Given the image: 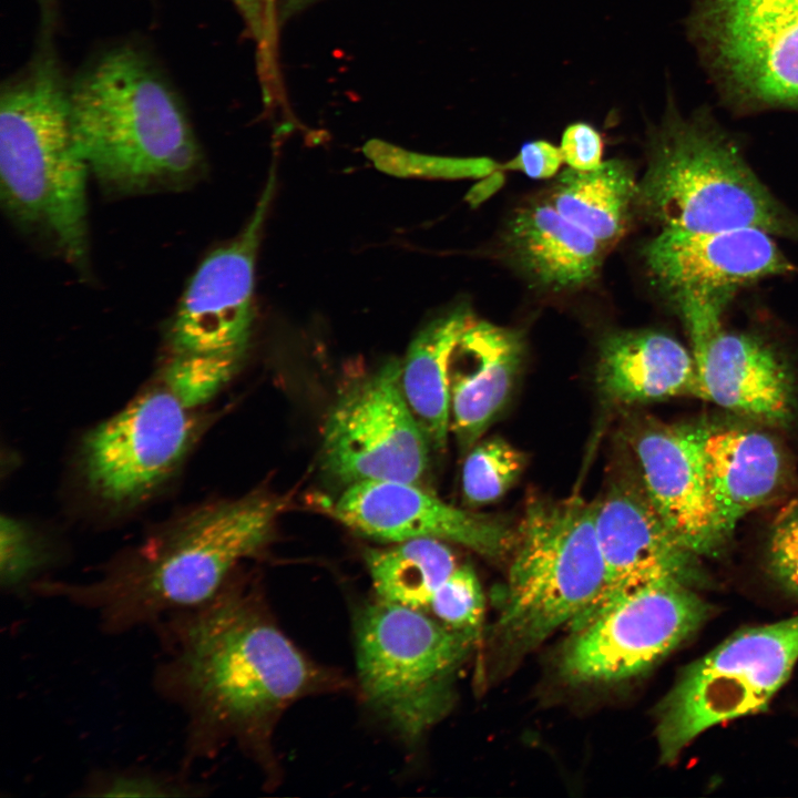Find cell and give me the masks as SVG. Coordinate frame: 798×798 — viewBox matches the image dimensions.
<instances>
[{
  "instance_id": "cell-3",
  "label": "cell",
  "mask_w": 798,
  "mask_h": 798,
  "mask_svg": "<svg viewBox=\"0 0 798 798\" xmlns=\"http://www.w3.org/2000/svg\"><path fill=\"white\" fill-rule=\"evenodd\" d=\"M73 135L90 174L108 191L185 186L203 156L174 91L141 52L117 48L69 89Z\"/></svg>"
},
{
  "instance_id": "cell-11",
  "label": "cell",
  "mask_w": 798,
  "mask_h": 798,
  "mask_svg": "<svg viewBox=\"0 0 798 798\" xmlns=\"http://www.w3.org/2000/svg\"><path fill=\"white\" fill-rule=\"evenodd\" d=\"M401 361H390L350 387L325 423V469L346 485L361 481L417 483L430 442L400 385Z\"/></svg>"
},
{
  "instance_id": "cell-28",
  "label": "cell",
  "mask_w": 798,
  "mask_h": 798,
  "mask_svg": "<svg viewBox=\"0 0 798 798\" xmlns=\"http://www.w3.org/2000/svg\"><path fill=\"white\" fill-rule=\"evenodd\" d=\"M375 165L395 175L443 178H482L501 168L489 157H447L412 153L383 141L372 140L364 146Z\"/></svg>"
},
{
  "instance_id": "cell-35",
  "label": "cell",
  "mask_w": 798,
  "mask_h": 798,
  "mask_svg": "<svg viewBox=\"0 0 798 798\" xmlns=\"http://www.w3.org/2000/svg\"><path fill=\"white\" fill-rule=\"evenodd\" d=\"M265 22L264 47L258 55V64L263 71L275 72V47L277 33V6L278 0H262Z\"/></svg>"
},
{
  "instance_id": "cell-27",
  "label": "cell",
  "mask_w": 798,
  "mask_h": 798,
  "mask_svg": "<svg viewBox=\"0 0 798 798\" xmlns=\"http://www.w3.org/2000/svg\"><path fill=\"white\" fill-rule=\"evenodd\" d=\"M242 359L225 356L172 354L164 386L187 409L209 401L233 377Z\"/></svg>"
},
{
  "instance_id": "cell-2",
  "label": "cell",
  "mask_w": 798,
  "mask_h": 798,
  "mask_svg": "<svg viewBox=\"0 0 798 798\" xmlns=\"http://www.w3.org/2000/svg\"><path fill=\"white\" fill-rule=\"evenodd\" d=\"M286 507L285 498L265 491L202 507L116 560L96 579L42 581L33 592L93 612L110 634L154 626L168 614L214 596L239 561L266 544Z\"/></svg>"
},
{
  "instance_id": "cell-29",
  "label": "cell",
  "mask_w": 798,
  "mask_h": 798,
  "mask_svg": "<svg viewBox=\"0 0 798 798\" xmlns=\"http://www.w3.org/2000/svg\"><path fill=\"white\" fill-rule=\"evenodd\" d=\"M0 526L1 589L16 595L32 592L49 563V553L25 523L2 515Z\"/></svg>"
},
{
  "instance_id": "cell-31",
  "label": "cell",
  "mask_w": 798,
  "mask_h": 798,
  "mask_svg": "<svg viewBox=\"0 0 798 798\" xmlns=\"http://www.w3.org/2000/svg\"><path fill=\"white\" fill-rule=\"evenodd\" d=\"M204 785L175 775L142 769L109 770L93 774L81 796L91 797H193L204 795Z\"/></svg>"
},
{
  "instance_id": "cell-16",
  "label": "cell",
  "mask_w": 798,
  "mask_h": 798,
  "mask_svg": "<svg viewBox=\"0 0 798 798\" xmlns=\"http://www.w3.org/2000/svg\"><path fill=\"white\" fill-rule=\"evenodd\" d=\"M643 257L672 301L684 296L730 298L740 286L792 269L770 234L759 228L661 229L644 246Z\"/></svg>"
},
{
  "instance_id": "cell-12",
  "label": "cell",
  "mask_w": 798,
  "mask_h": 798,
  "mask_svg": "<svg viewBox=\"0 0 798 798\" xmlns=\"http://www.w3.org/2000/svg\"><path fill=\"white\" fill-rule=\"evenodd\" d=\"M195 429L190 409L165 386L146 391L84 438L88 487L112 504L142 500L177 468Z\"/></svg>"
},
{
  "instance_id": "cell-6",
  "label": "cell",
  "mask_w": 798,
  "mask_h": 798,
  "mask_svg": "<svg viewBox=\"0 0 798 798\" xmlns=\"http://www.w3.org/2000/svg\"><path fill=\"white\" fill-rule=\"evenodd\" d=\"M512 552L498 628L518 647H533L560 627L572 626L604 590L595 503L532 499Z\"/></svg>"
},
{
  "instance_id": "cell-30",
  "label": "cell",
  "mask_w": 798,
  "mask_h": 798,
  "mask_svg": "<svg viewBox=\"0 0 798 798\" xmlns=\"http://www.w3.org/2000/svg\"><path fill=\"white\" fill-rule=\"evenodd\" d=\"M428 611L447 627L477 637L484 614V596L473 569L458 565L437 590Z\"/></svg>"
},
{
  "instance_id": "cell-21",
  "label": "cell",
  "mask_w": 798,
  "mask_h": 798,
  "mask_svg": "<svg viewBox=\"0 0 798 798\" xmlns=\"http://www.w3.org/2000/svg\"><path fill=\"white\" fill-rule=\"evenodd\" d=\"M596 382L603 397L620 406L700 395L693 354L654 330H625L604 338Z\"/></svg>"
},
{
  "instance_id": "cell-25",
  "label": "cell",
  "mask_w": 798,
  "mask_h": 798,
  "mask_svg": "<svg viewBox=\"0 0 798 798\" xmlns=\"http://www.w3.org/2000/svg\"><path fill=\"white\" fill-rule=\"evenodd\" d=\"M365 561L377 600L424 612L458 566L450 548L436 539H413L370 549Z\"/></svg>"
},
{
  "instance_id": "cell-5",
  "label": "cell",
  "mask_w": 798,
  "mask_h": 798,
  "mask_svg": "<svg viewBox=\"0 0 798 798\" xmlns=\"http://www.w3.org/2000/svg\"><path fill=\"white\" fill-rule=\"evenodd\" d=\"M635 208L661 229L797 232L734 141L700 116H667L638 181Z\"/></svg>"
},
{
  "instance_id": "cell-17",
  "label": "cell",
  "mask_w": 798,
  "mask_h": 798,
  "mask_svg": "<svg viewBox=\"0 0 798 798\" xmlns=\"http://www.w3.org/2000/svg\"><path fill=\"white\" fill-rule=\"evenodd\" d=\"M706 430L700 424L653 423L632 441L648 500L675 538L697 556L717 555L725 544L707 491Z\"/></svg>"
},
{
  "instance_id": "cell-4",
  "label": "cell",
  "mask_w": 798,
  "mask_h": 798,
  "mask_svg": "<svg viewBox=\"0 0 798 798\" xmlns=\"http://www.w3.org/2000/svg\"><path fill=\"white\" fill-rule=\"evenodd\" d=\"M69 89L52 45H42L0 99V196L20 228L66 263L89 259V167L75 144Z\"/></svg>"
},
{
  "instance_id": "cell-38",
  "label": "cell",
  "mask_w": 798,
  "mask_h": 798,
  "mask_svg": "<svg viewBox=\"0 0 798 798\" xmlns=\"http://www.w3.org/2000/svg\"><path fill=\"white\" fill-rule=\"evenodd\" d=\"M317 0H278L277 17L282 23Z\"/></svg>"
},
{
  "instance_id": "cell-34",
  "label": "cell",
  "mask_w": 798,
  "mask_h": 798,
  "mask_svg": "<svg viewBox=\"0 0 798 798\" xmlns=\"http://www.w3.org/2000/svg\"><path fill=\"white\" fill-rule=\"evenodd\" d=\"M564 163L560 147L535 140L524 143L519 153L501 165L502 170L520 171L534 180L553 177Z\"/></svg>"
},
{
  "instance_id": "cell-15",
  "label": "cell",
  "mask_w": 798,
  "mask_h": 798,
  "mask_svg": "<svg viewBox=\"0 0 798 798\" xmlns=\"http://www.w3.org/2000/svg\"><path fill=\"white\" fill-rule=\"evenodd\" d=\"M595 526L606 581L604 590L575 627L614 598L641 586L673 581L690 587L703 583L698 556L671 532L643 485L621 483L595 502Z\"/></svg>"
},
{
  "instance_id": "cell-26",
  "label": "cell",
  "mask_w": 798,
  "mask_h": 798,
  "mask_svg": "<svg viewBox=\"0 0 798 798\" xmlns=\"http://www.w3.org/2000/svg\"><path fill=\"white\" fill-rule=\"evenodd\" d=\"M524 466V453L502 438L477 442L462 467L464 499L470 504L497 501L519 479Z\"/></svg>"
},
{
  "instance_id": "cell-14",
  "label": "cell",
  "mask_w": 798,
  "mask_h": 798,
  "mask_svg": "<svg viewBox=\"0 0 798 798\" xmlns=\"http://www.w3.org/2000/svg\"><path fill=\"white\" fill-rule=\"evenodd\" d=\"M328 511L356 533L381 542L436 539L502 559L515 541V531L505 522L448 504L411 482L349 484Z\"/></svg>"
},
{
  "instance_id": "cell-9",
  "label": "cell",
  "mask_w": 798,
  "mask_h": 798,
  "mask_svg": "<svg viewBox=\"0 0 798 798\" xmlns=\"http://www.w3.org/2000/svg\"><path fill=\"white\" fill-rule=\"evenodd\" d=\"M688 21L730 104L798 110V0H694Z\"/></svg>"
},
{
  "instance_id": "cell-20",
  "label": "cell",
  "mask_w": 798,
  "mask_h": 798,
  "mask_svg": "<svg viewBox=\"0 0 798 798\" xmlns=\"http://www.w3.org/2000/svg\"><path fill=\"white\" fill-rule=\"evenodd\" d=\"M703 453L715 524L726 543L738 522L780 488L784 456L767 433L733 427H707Z\"/></svg>"
},
{
  "instance_id": "cell-13",
  "label": "cell",
  "mask_w": 798,
  "mask_h": 798,
  "mask_svg": "<svg viewBox=\"0 0 798 798\" xmlns=\"http://www.w3.org/2000/svg\"><path fill=\"white\" fill-rule=\"evenodd\" d=\"M274 170L245 228L198 265L180 299L168 328L172 354L242 359L254 323V269Z\"/></svg>"
},
{
  "instance_id": "cell-37",
  "label": "cell",
  "mask_w": 798,
  "mask_h": 798,
  "mask_svg": "<svg viewBox=\"0 0 798 798\" xmlns=\"http://www.w3.org/2000/svg\"><path fill=\"white\" fill-rule=\"evenodd\" d=\"M500 170L502 168H499L495 172L482 177L479 184H477L468 193L467 200L471 205L481 203L501 187L503 183V175Z\"/></svg>"
},
{
  "instance_id": "cell-33",
  "label": "cell",
  "mask_w": 798,
  "mask_h": 798,
  "mask_svg": "<svg viewBox=\"0 0 798 798\" xmlns=\"http://www.w3.org/2000/svg\"><path fill=\"white\" fill-rule=\"evenodd\" d=\"M604 142L601 133L586 122H575L565 127L560 150L569 167L589 171L602 164Z\"/></svg>"
},
{
  "instance_id": "cell-23",
  "label": "cell",
  "mask_w": 798,
  "mask_h": 798,
  "mask_svg": "<svg viewBox=\"0 0 798 798\" xmlns=\"http://www.w3.org/2000/svg\"><path fill=\"white\" fill-rule=\"evenodd\" d=\"M473 317L469 308L460 306L430 321L401 361L402 393L430 446L438 450L446 447L450 432V356Z\"/></svg>"
},
{
  "instance_id": "cell-7",
  "label": "cell",
  "mask_w": 798,
  "mask_h": 798,
  "mask_svg": "<svg viewBox=\"0 0 798 798\" xmlns=\"http://www.w3.org/2000/svg\"><path fill=\"white\" fill-rule=\"evenodd\" d=\"M473 640L424 611L380 600L365 605L355 623L365 700L401 737L418 740L451 709L454 675Z\"/></svg>"
},
{
  "instance_id": "cell-10",
  "label": "cell",
  "mask_w": 798,
  "mask_h": 798,
  "mask_svg": "<svg viewBox=\"0 0 798 798\" xmlns=\"http://www.w3.org/2000/svg\"><path fill=\"white\" fill-rule=\"evenodd\" d=\"M710 612L694 587L678 582H656L630 591L572 628L562 674L577 684L640 675L689 638Z\"/></svg>"
},
{
  "instance_id": "cell-32",
  "label": "cell",
  "mask_w": 798,
  "mask_h": 798,
  "mask_svg": "<svg viewBox=\"0 0 798 798\" xmlns=\"http://www.w3.org/2000/svg\"><path fill=\"white\" fill-rule=\"evenodd\" d=\"M767 565L773 580L798 597V499L782 508L773 523Z\"/></svg>"
},
{
  "instance_id": "cell-19",
  "label": "cell",
  "mask_w": 798,
  "mask_h": 798,
  "mask_svg": "<svg viewBox=\"0 0 798 798\" xmlns=\"http://www.w3.org/2000/svg\"><path fill=\"white\" fill-rule=\"evenodd\" d=\"M699 398L753 420L782 424L795 405L794 379L760 340L720 329L696 362Z\"/></svg>"
},
{
  "instance_id": "cell-36",
  "label": "cell",
  "mask_w": 798,
  "mask_h": 798,
  "mask_svg": "<svg viewBox=\"0 0 798 798\" xmlns=\"http://www.w3.org/2000/svg\"><path fill=\"white\" fill-rule=\"evenodd\" d=\"M242 14L250 35L257 42L258 55L265 41V22L262 0H232Z\"/></svg>"
},
{
  "instance_id": "cell-24",
  "label": "cell",
  "mask_w": 798,
  "mask_h": 798,
  "mask_svg": "<svg viewBox=\"0 0 798 798\" xmlns=\"http://www.w3.org/2000/svg\"><path fill=\"white\" fill-rule=\"evenodd\" d=\"M638 182L622 160L603 161L593 170L569 167L557 175L549 202L591 234L605 249L627 231Z\"/></svg>"
},
{
  "instance_id": "cell-1",
  "label": "cell",
  "mask_w": 798,
  "mask_h": 798,
  "mask_svg": "<svg viewBox=\"0 0 798 798\" xmlns=\"http://www.w3.org/2000/svg\"><path fill=\"white\" fill-rule=\"evenodd\" d=\"M154 627L164 652L155 686L186 718L187 763L211 757L227 739H257L320 683L318 668L229 580Z\"/></svg>"
},
{
  "instance_id": "cell-18",
  "label": "cell",
  "mask_w": 798,
  "mask_h": 798,
  "mask_svg": "<svg viewBox=\"0 0 798 798\" xmlns=\"http://www.w3.org/2000/svg\"><path fill=\"white\" fill-rule=\"evenodd\" d=\"M524 356L522 335L475 316L449 360L450 431L471 449L507 405Z\"/></svg>"
},
{
  "instance_id": "cell-22",
  "label": "cell",
  "mask_w": 798,
  "mask_h": 798,
  "mask_svg": "<svg viewBox=\"0 0 798 798\" xmlns=\"http://www.w3.org/2000/svg\"><path fill=\"white\" fill-rule=\"evenodd\" d=\"M504 243L524 274L551 290L574 289L591 283L605 250L549 201L519 207L507 225Z\"/></svg>"
},
{
  "instance_id": "cell-8",
  "label": "cell",
  "mask_w": 798,
  "mask_h": 798,
  "mask_svg": "<svg viewBox=\"0 0 798 798\" xmlns=\"http://www.w3.org/2000/svg\"><path fill=\"white\" fill-rule=\"evenodd\" d=\"M798 661V615L735 632L687 665L657 707L663 764L706 729L764 710Z\"/></svg>"
}]
</instances>
